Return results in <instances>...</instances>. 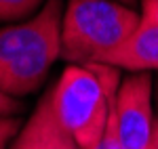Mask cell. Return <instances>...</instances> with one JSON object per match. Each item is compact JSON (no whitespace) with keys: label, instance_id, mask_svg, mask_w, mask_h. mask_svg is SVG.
<instances>
[{"label":"cell","instance_id":"cell-1","mask_svg":"<svg viewBox=\"0 0 158 149\" xmlns=\"http://www.w3.org/2000/svg\"><path fill=\"white\" fill-rule=\"evenodd\" d=\"M61 0H47L27 21L0 29V90L9 97L34 92L61 55Z\"/></svg>","mask_w":158,"mask_h":149},{"label":"cell","instance_id":"cell-2","mask_svg":"<svg viewBox=\"0 0 158 149\" xmlns=\"http://www.w3.org/2000/svg\"><path fill=\"white\" fill-rule=\"evenodd\" d=\"M118 86V67L108 63H72L51 88L55 116L80 149L97 147Z\"/></svg>","mask_w":158,"mask_h":149},{"label":"cell","instance_id":"cell-3","mask_svg":"<svg viewBox=\"0 0 158 149\" xmlns=\"http://www.w3.org/2000/svg\"><path fill=\"white\" fill-rule=\"evenodd\" d=\"M139 13L114 0H70L61 21V57L95 63L135 32Z\"/></svg>","mask_w":158,"mask_h":149},{"label":"cell","instance_id":"cell-4","mask_svg":"<svg viewBox=\"0 0 158 149\" xmlns=\"http://www.w3.org/2000/svg\"><path fill=\"white\" fill-rule=\"evenodd\" d=\"M152 90L154 82L148 72H133V76L124 78L116 90L114 116L124 149H150L158 120L152 109Z\"/></svg>","mask_w":158,"mask_h":149},{"label":"cell","instance_id":"cell-5","mask_svg":"<svg viewBox=\"0 0 158 149\" xmlns=\"http://www.w3.org/2000/svg\"><path fill=\"white\" fill-rule=\"evenodd\" d=\"M95 63H108L131 72L158 69V0H141L139 23L120 46Z\"/></svg>","mask_w":158,"mask_h":149},{"label":"cell","instance_id":"cell-6","mask_svg":"<svg viewBox=\"0 0 158 149\" xmlns=\"http://www.w3.org/2000/svg\"><path fill=\"white\" fill-rule=\"evenodd\" d=\"M13 149H80L57 120L51 90L40 99L36 112L17 135Z\"/></svg>","mask_w":158,"mask_h":149},{"label":"cell","instance_id":"cell-7","mask_svg":"<svg viewBox=\"0 0 158 149\" xmlns=\"http://www.w3.org/2000/svg\"><path fill=\"white\" fill-rule=\"evenodd\" d=\"M42 0H0V21L21 19L34 13Z\"/></svg>","mask_w":158,"mask_h":149},{"label":"cell","instance_id":"cell-8","mask_svg":"<svg viewBox=\"0 0 158 149\" xmlns=\"http://www.w3.org/2000/svg\"><path fill=\"white\" fill-rule=\"evenodd\" d=\"M19 132V122L13 116H0V149L9 145L13 137H17Z\"/></svg>","mask_w":158,"mask_h":149},{"label":"cell","instance_id":"cell-9","mask_svg":"<svg viewBox=\"0 0 158 149\" xmlns=\"http://www.w3.org/2000/svg\"><path fill=\"white\" fill-rule=\"evenodd\" d=\"M19 112V103L0 90V116H15Z\"/></svg>","mask_w":158,"mask_h":149},{"label":"cell","instance_id":"cell-10","mask_svg":"<svg viewBox=\"0 0 158 149\" xmlns=\"http://www.w3.org/2000/svg\"><path fill=\"white\" fill-rule=\"evenodd\" d=\"M150 149H158V120H156V126H154V135H152V143H150Z\"/></svg>","mask_w":158,"mask_h":149},{"label":"cell","instance_id":"cell-11","mask_svg":"<svg viewBox=\"0 0 158 149\" xmlns=\"http://www.w3.org/2000/svg\"><path fill=\"white\" fill-rule=\"evenodd\" d=\"M116 2H133V0H116Z\"/></svg>","mask_w":158,"mask_h":149},{"label":"cell","instance_id":"cell-12","mask_svg":"<svg viewBox=\"0 0 158 149\" xmlns=\"http://www.w3.org/2000/svg\"><path fill=\"white\" fill-rule=\"evenodd\" d=\"M156 103H158V84H156Z\"/></svg>","mask_w":158,"mask_h":149}]
</instances>
